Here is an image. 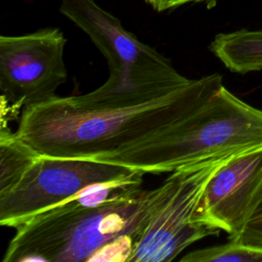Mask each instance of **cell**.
Wrapping results in <instances>:
<instances>
[{
	"instance_id": "cell-1",
	"label": "cell",
	"mask_w": 262,
	"mask_h": 262,
	"mask_svg": "<svg viewBox=\"0 0 262 262\" xmlns=\"http://www.w3.org/2000/svg\"><path fill=\"white\" fill-rule=\"evenodd\" d=\"M222 86L215 73L131 104L83 103L56 95L24 108L16 133L43 156L98 160L190 116Z\"/></svg>"
},
{
	"instance_id": "cell-2",
	"label": "cell",
	"mask_w": 262,
	"mask_h": 262,
	"mask_svg": "<svg viewBox=\"0 0 262 262\" xmlns=\"http://www.w3.org/2000/svg\"><path fill=\"white\" fill-rule=\"evenodd\" d=\"M174 182L172 172L156 188L133 187L97 204L79 194L17 226L3 262H129Z\"/></svg>"
},
{
	"instance_id": "cell-3",
	"label": "cell",
	"mask_w": 262,
	"mask_h": 262,
	"mask_svg": "<svg viewBox=\"0 0 262 262\" xmlns=\"http://www.w3.org/2000/svg\"><path fill=\"white\" fill-rule=\"evenodd\" d=\"M260 147L262 110L245 102L223 85L190 116L95 161L159 174Z\"/></svg>"
},
{
	"instance_id": "cell-4",
	"label": "cell",
	"mask_w": 262,
	"mask_h": 262,
	"mask_svg": "<svg viewBox=\"0 0 262 262\" xmlns=\"http://www.w3.org/2000/svg\"><path fill=\"white\" fill-rule=\"evenodd\" d=\"M59 10L90 38L107 61L108 79L89 95L101 98L168 90L191 81L94 0H61Z\"/></svg>"
},
{
	"instance_id": "cell-5",
	"label": "cell",
	"mask_w": 262,
	"mask_h": 262,
	"mask_svg": "<svg viewBox=\"0 0 262 262\" xmlns=\"http://www.w3.org/2000/svg\"><path fill=\"white\" fill-rule=\"evenodd\" d=\"M136 171L108 162L40 155L20 181L0 195V224L16 228L91 186L124 179Z\"/></svg>"
},
{
	"instance_id": "cell-6",
	"label": "cell",
	"mask_w": 262,
	"mask_h": 262,
	"mask_svg": "<svg viewBox=\"0 0 262 262\" xmlns=\"http://www.w3.org/2000/svg\"><path fill=\"white\" fill-rule=\"evenodd\" d=\"M233 156L212 158L173 171V189L150 219L129 262L172 261L191 244L219 233L196 220V210L209 180Z\"/></svg>"
},
{
	"instance_id": "cell-7",
	"label": "cell",
	"mask_w": 262,
	"mask_h": 262,
	"mask_svg": "<svg viewBox=\"0 0 262 262\" xmlns=\"http://www.w3.org/2000/svg\"><path fill=\"white\" fill-rule=\"evenodd\" d=\"M67 39L58 28L21 36L0 37L1 100L16 110L56 96L68 78L63 52Z\"/></svg>"
},
{
	"instance_id": "cell-8",
	"label": "cell",
	"mask_w": 262,
	"mask_h": 262,
	"mask_svg": "<svg viewBox=\"0 0 262 262\" xmlns=\"http://www.w3.org/2000/svg\"><path fill=\"white\" fill-rule=\"evenodd\" d=\"M262 195V147L241 152L224 163L209 180L196 210V220L237 236Z\"/></svg>"
},
{
	"instance_id": "cell-9",
	"label": "cell",
	"mask_w": 262,
	"mask_h": 262,
	"mask_svg": "<svg viewBox=\"0 0 262 262\" xmlns=\"http://www.w3.org/2000/svg\"><path fill=\"white\" fill-rule=\"evenodd\" d=\"M209 48L233 73L247 74L262 70V30L243 29L220 33Z\"/></svg>"
},
{
	"instance_id": "cell-10",
	"label": "cell",
	"mask_w": 262,
	"mask_h": 262,
	"mask_svg": "<svg viewBox=\"0 0 262 262\" xmlns=\"http://www.w3.org/2000/svg\"><path fill=\"white\" fill-rule=\"evenodd\" d=\"M39 156L8 125L0 126V195L20 181Z\"/></svg>"
},
{
	"instance_id": "cell-11",
	"label": "cell",
	"mask_w": 262,
	"mask_h": 262,
	"mask_svg": "<svg viewBox=\"0 0 262 262\" xmlns=\"http://www.w3.org/2000/svg\"><path fill=\"white\" fill-rule=\"evenodd\" d=\"M181 262H252L262 261V248L247 246L234 239L198 249L180 258Z\"/></svg>"
},
{
	"instance_id": "cell-12",
	"label": "cell",
	"mask_w": 262,
	"mask_h": 262,
	"mask_svg": "<svg viewBox=\"0 0 262 262\" xmlns=\"http://www.w3.org/2000/svg\"><path fill=\"white\" fill-rule=\"evenodd\" d=\"M247 246L262 248V195L244 230L234 238Z\"/></svg>"
},
{
	"instance_id": "cell-13",
	"label": "cell",
	"mask_w": 262,
	"mask_h": 262,
	"mask_svg": "<svg viewBox=\"0 0 262 262\" xmlns=\"http://www.w3.org/2000/svg\"><path fill=\"white\" fill-rule=\"evenodd\" d=\"M149 5L152 6L154 9L157 11H164L170 8V1L171 0H145Z\"/></svg>"
},
{
	"instance_id": "cell-14",
	"label": "cell",
	"mask_w": 262,
	"mask_h": 262,
	"mask_svg": "<svg viewBox=\"0 0 262 262\" xmlns=\"http://www.w3.org/2000/svg\"><path fill=\"white\" fill-rule=\"evenodd\" d=\"M201 1H206L208 3H214L216 0H171L170 1V8L177 7L189 2H201Z\"/></svg>"
}]
</instances>
